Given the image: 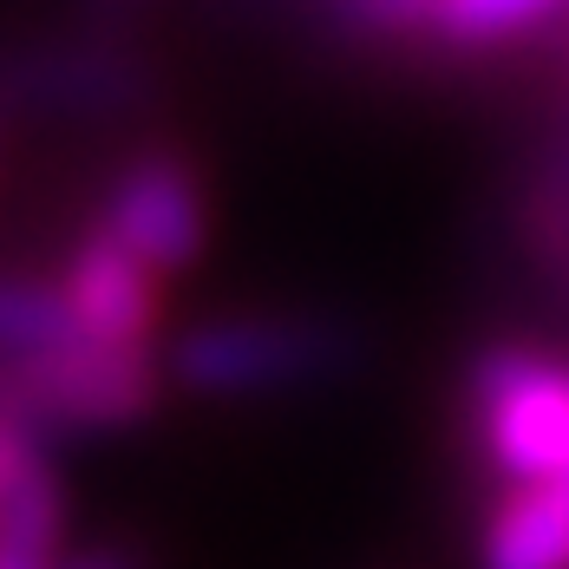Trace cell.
<instances>
[{
  "label": "cell",
  "instance_id": "cell-1",
  "mask_svg": "<svg viewBox=\"0 0 569 569\" xmlns=\"http://www.w3.org/2000/svg\"><path fill=\"white\" fill-rule=\"evenodd\" d=\"M164 387H171V367L158 360V347L66 335L27 353H0V406L47 439L144 426Z\"/></svg>",
  "mask_w": 569,
  "mask_h": 569
},
{
  "label": "cell",
  "instance_id": "cell-2",
  "mask_svg": "<svg viewBox=\"0 0 569 569\" xmlns=\"http://www.w3.org/2000/svg\"><path fill=\"white\" fill-rule=\"evenodd\" d=\"M360 328L328 315H210L164 353L171 387L197 399H262L360 367Z\"/></svg>",
  "mask_w": 569,
  "mask_h": 569
},
{
  "label": "cell",
  "instance_id": "cell-3",
  "mask_svg": "<svg viewBox=\"0 0 569 569\" xmlns=\"http://www.w3.org/2000/svg\"><path fill=\"white\" fill-rule=\"evenodd\" d=\"M465 439L498 491L569 471V360L530 341H485L465 367Z\"/></svg>",
  "mask_w": 569,
  "mask_h": 569
},
{
  "label": "cell",
  "instance_id": "cell-4",
  "mask_svg": "<svg viewBox=\"0 0 569 569\" xmlns=\"http://www.w3.org/2000/svg\"><path fill=\"white\" fill-rule=\"evenodd\" d=\"M92 223L138 249L158 276H183L210 249V190L177 144H138L99 190Z\"/></svg>",
  "mask_w": 569,
  "mask_h": 569
},
{
  "label": "cell",
  "instance_id": "cell-5",
  "mask_svg": "<svg viewBox=\"0 0 569 569\" xmlns=\"http://www.w3.org/2000/svg\"><path fill=\"white\" fill-rule=\"evenodd\" d=\"M0 99L20 112L59 118H112L151 99L144 66L118 47L112 33H92L79 47H20L0 53Z\"/></svg>",
  "mask_w": 569,
  "mask_h": 569
},
{
  "label": "cell",
  "instance_id": "cell-6",
  "mask_svg": "<svg viewBox=\"0 0 569 569\" xmlns=\"http://www.w3.org/2000/svg\"><path fill=\"white\" fill-rule=\"evenodd\" d=\"M164 282L138 249H124L112 229L86 223V236L66 249L59 269V295L79 335L92 341H124V347H158L164 328Z\"/></svg>",
  "mask_w": 569,
  "mask_h": 569
},
{
  "label": "cell",
  "instance_id": "cell-7",
  "mask_svg": "<svg viewBox=\"0 0 569 569\" xmlns=\"http://www.w3.org/2000/svg\"><path fill=\"white\" fill-rule=\"evenodd\" d=\"M478 569H569V471L491 498L478 523Z\"/></svg>",
  "mask_w": 569,
  "mask_h": 569
},
{
  "label": "cell",
  "instance_id": "cell-8",
  "mask_svg": "<svg viewBox=\"0 0 569 569\" xmlns=\"http://www.w3.org/2000/svg\"><path fill=\"white\" fill-rule=\"evenodd\" d=\"M569 0H439V33L432 47L446 53H511L523 40H537L543 27H557Z\"/></svg>",
  "mask_w": 569,
  "mask_h": 569
},
{
  "label": "cell",
  "instance_id": "cell-9",
  "mask_svg": "<svg viewBox=\"0 0 569 569\" xmlns=\"http://www.w3.org/2000/svg\"><path fill=\"white\" fill-rule=\"evenodd\" d=\"M328 33L347 47H432L439 0H321Z\"/></svg>",
  "mask_w": 569,
  "mask_h": 569
},
{
  "label": "cell",
  "instance_id": "cell-10",
  "mask_svg": "<svg viewBox=\"0 0 569 569\" xmlns=\"http://www.w3.org/2000/svg\"><path fill=\"white\" fill-rule=\"evenodd\" d=\"M79 335L72 315H66V295L40 282H13L0 276V353H27V347H47Z\"/></svg>",
  "mask_w": 569,
  "mask_h": 569
},
{
  "label": "cell",
  "instance_id": "cell-11",
  "mask_svg": "<svg viewBox=\"0 0 569 569\" xmlns=\"http://www.w3.org/2000/svg\"><path fill=\"white\" fill-rule=\"evenodd\" d=\"M53 569H144V563H138V550H124V543H79V550H66Z\"/></svg>",
  "mask_w": 569,
  "mask_h": 569
},
{
  "label": "cell",
  "instance_id": "cell-12",
  "mask_svg": "<svg viewBox=\"0 0 569 569\" xmlns=\"http://www.w3.org/2000/svg\"><path fill=\"white\" fill-rule=\"evenodd\" d=\"M144 7H151V0H86L92 27H99V33H112V40L131 27V20H138V13H144Z\"/></svg>",
  "mask_w": 569,
  "mask_h": 569
},
{
  "label": "cell",
  "instance_id": "cell-13",
  "mask_svg": "<svg viewBox=\"0 0 569 569\" xmlns=\"http://www.w3.org/2000/svg\"><path fill=\"white\" fill-rule=\"evenodd\" d=\"M7 124H13V106H7V99H0V144H7Z\"/></svg>",
  "mask_w": 569,
  "mask_h": 569
},
{
  "label": "cell",
  "instance_id": "cell-14",
  "mask_svg": "<svg viewBox=\"0 0 569 569\" xmlns=\"http://www.w3.org/2000/svg\"><path fill=\"white\" fill-rule=\"evenodd\" d=\"M563 164H569V158H563Z\"/></svg>",
  "mask_w": 569,
  "mask_h": 569
}]
</instances>
